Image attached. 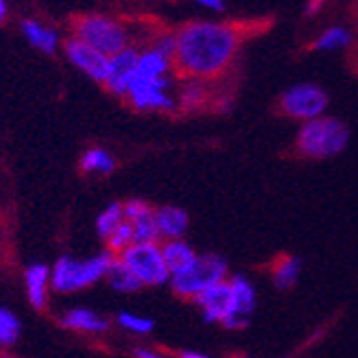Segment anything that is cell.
I'll return each instance as SVG.
<instances>
[{
	"label": "cell",
	"mask_w": 358,
	"mask_h": 358,
	"mask_svg": "<svg viewBox=\"0 0 358 358\" xmlns=\"http://www.w3.org/2000/svg\"><path fill=\"white\" fill-rule=\"evenodd\" d=\"M153 219L157 227V236L159 243L166 241H182L188 231L190 217L184 208L179 206H159L153 210Z\"/></svg>",
	"instance_id": "13"
},
{
	"label": "cell",
	"mask_w": 358,
	"mask_h": 358,
	"mask_svg": "<svg viewBox=\"0 0 358 358\" xmlns=\"http://www.w3.org/2000/svg\"><path fill=\"white\" fill-rule=\"evenodd\" d=\"M134 245V231H131V225L127 223V221H122L112 234H110V238L105 241V252H110L114 258L116 256H120L124 249L127 247H131Z\"/></svg>",
	"instance_id": "25"
},
{
	"label": "cell",
	"mask_w": 358,
	"mask_h": 358,
	"mask_svg": "<svg viewBox=\"0 0 358 358\" xmlns=\"http://www.w3.org/2000/svg\"><path fill=\"white\" fill-rule=\"evenodd\" d=\"M194 303L199 306L203 319L208 324H225L231 319V291H229V282H219L210 286L208 291H203L199 297L194 299Z\"/></svg>",
	"instance_id": "12"
},
{
	"label": "cell",
	"mask_w": 358,
	"mask_h": 358,
	"mask_svg": "<svg viewBox=\"0 0 358 358\" xmlns=\"http://www.w3.org/2000/svg\"><path fill=\"white\" fill-rule=\"evenodd\" d=\"M59 326H64L66 330L79 332V334L101 336L110 330V321L92 308H68L59 315Z\"/></svg>",
	"instance_id": "15"
},
{
	"label": "cell",
	"mask_w": 358,
	"mask_h": 358,
	"mask_svg": "<svg viewBox=\"0 0 358 358\" xmlns=\"http://www.w3.org/2000/svg\"><path fill=\"white\" fill-rule=\"evenodd\" d=\"M350 44H352V31L348 27H328L326 31H321L315 38L313 48L332 52V50H343Z\"/></svg>",
	"instance_id": "20"
},
{
	"label": "cell",
	"mask_w": 358,
	"mask_h": 358,
	"mask_svg": "<svg viewBox=\"0 0 358 358\" xmlns=\"http://www.w3.org/2000/svg\"><path fill=\"white\" fill-rule=\"evenodd\" d=\"M229 291H231V319L225 321L223 328L227 330H243L249 324V317L256 310V289L245 275H229Z\"/></svg>",
	"instance_id": "11"
},
{
	"label": "cell",
	"mask_w": 358,
	"mask_h": 358,
	"mask_svg": "<svg viewBox=\"0 0 358 358\" xmlns=\"http://www.w3.org/2000/svg\"><path fill=\"white\" fill-rule=\"evenodd\" d=\"M234 358H247V356H234Z\"/></svg>",
	"instance_id": "35"
},
{
	"label": "cell",
	"mask_w": 358,
	"mask_h": 358,
	"mask_svg": "<svg viewBox=\"0 0 358 358\" xmlns=\"http://www.w3.org/2000/svg\"><path fill=\"white\" fill-rule=\"evenodd\" d=\"M350 142L348 124L334 116H319L301 124L295 140V151L308 159H328L338 153Z\"/></svg>",
	"instance_id": "4"
},
{
	"label": "cell",
	"mask_w": 358,
	"mask_h": 358,
	"mask_svg": "<svg viewBox=\"0 0 358 358\" xmlns=\"http://www.w3.org/2000/svg\"><path fill=\"white\" fill-rule=\"evenodd\" d=\"M142 24H134L127 17L103 11L79 13L70 20V35H75L87 46H92L105 57H114L124 48H140ZM147 46V42L142 40Z\"/></svg>",
	"instance_id": "2"
},
{
	"label": "cell",
	"mask_w": 358,
	"mask_h": 358,
	"mask_svg": "<svg viewBox=\"0 0 358 358\" xmlns=\"http://www.w3.org/2000/svg\"><path fill=\"white\" fill-rule=\"evenodd\" d=\"M114 262V256L110 252L94 254L85 260L62 256L50 266V291L55 293H77L85 291L105 280L107 271Z\"/></svg>",
	"instance_id": "3"
},
{
	"label": "cell",
	"mask_w": 358,
	"mask_h": 358,
	"mask_svg": "<svg viewBox=\"0 0 358 358\" xmlns=\"http://www.w3.org/2000/svg\"><path fill=\"white\" fill-rule=\"evenodd\" d=\"M79 169L85 173V175H99V177H105V175H112L114 169H116V159L114 155L103 149V147H90L83 151V155L79 157Z\"/></svg>",
	"instance_id": "17"
},
{
	"label": "cell",
	"mask_w": 358,
	"mask_h": 358,
	"mask_svg": "<svg viewBox=\"0 0 358 358\" xmlns=\"http://www.w3.org/2000/svg\"><path fill=\"white\" fill-rule=\"evenodd\" d=\"M20 330L22 328L17 317L7 308H0V348H11L20 338Z\"/></svg>",
	"instance_id": "26"
},
{
	"label": "cell",
	"mask_w": 358,
	"mask_h": 358,
	"mask_svg": "<svg viewBox=\"0 0 358 358\" xmlns=\"http://www.w3.org/2000/svg\"><path fill=\"white\" fill-rule=\"evenodd\" d=\"M317 11H319V5H317V3H313V5L306 7V15H308V13L313 15V13H317Z\"/></svg>",
	"instance_id": "33"
},
{
	"label": "cell",
	"mask_w": 358,
	"mask_h": 358,
	"mask_svg": "<svg viewBox=\"0 0 358 358\" xmlns=\"http://www.w3.org/2000/svg\"><path fill=\"white\" fill-rule=\"evenodd\" d=\"M129 225H131V231H134V243H159L153 212L147 214V217L134 221V223H129Z\"/></svg>",
	"instance_id": "27"
},
{
	"label": "cell",
	"mask_w": 358,
	"mask_h": 358,
	"mask_svg": "<svg viewBox=\"0 0 358 358\" xmlns=\"http://www.w3.org/2000/svg\"><path fill=\"white\" fill-rule=\"evenodd\" d=\"M175 33L173 73L182 79L212 81L234 64L243 44L241 27L217 20H194Z\"/></svg>",
	"instance_id": "1"
},
{
	"label": "cell",
	"mask_w": 358,
	"mask_h": 358,
	"mask_svg": "<svg viewBox=\"0 0 358 358\" xmlns=\"http://www.w3.org/2000/svg\"><path fill=\"white\" fill-rule=\"evenodd\" d=\"M134 358H175L173 354L164 352V350H157V348H147V345H138L134 348Z\"/></svg>",
	"instance_id": "29"
},
{
	"label": "cell",
	"mask_w": 358,
	"mask_h": 358,
	"mask_svg": "<svg viewBox=\"0 0 358 358\" xmlns=\"http://www.w3.org/2000/svg\"><path fill=\"white\" fill-rule=\"evenodd\" d=\"M138 52H140V48L131 46V48L120 50L118 55L110 57V62H107V75L103 81V87L110 94H114L118 99L127 96V90L136 79Z\"/></svg>",
	"instance_id": "10"
},
{
	"label": "cell",
	"mask_w": 358,
	"mask_h": 358,
	"mask_svg": "<svg viewBox=\"0 0 358 358\" xmlns=\"http://www.w3.org/2000/svg\"><path fill=\"white\" fill-rule=\"evenodd\" d=\"M9 20V5L5 0H0V24H5Z\"/></svg>",
	"instance_id": "32"
},
{
	"label": "cell",
	"mask_w": 358,
	"mask_h": 358,
	"mask_svg": "<svg viewBox=\"0 0 358 358\" xmlns=\"http://www.w3.org/2000/svg\"><path fill=\"white\" fill-rule=\"evenodd\" d=\"M20 31L24 35V40L33 48L44 52V55H55L57 50H62L64 38H62L59 29L48 27L46 22L40 20V17H24L20 24Z\"/></svg>",
	"instance_id": "14"
},
{
	"label": "cell",
	"mask_w": 358,
	"mask_h": 358,
	"mask_svg": "<svg viewBox=\"0 0 358 358\" xmlns=\"http://www.w3.org/2000/svg\"><path fill=\"white\" fill-rule=\"evenodd\" d=\"M155 208L149 206L145 199H127L122 203V214H124V221L127 223H134L142 217H147V214H151Z\"/></svg>",
	"instance_id": "28"
},
{
	"label": "cell",
	"mask_w": 358,
	"mask_h": 358,
	"mask_svg": "<svg viewBox=\"0 0 358 358\" xmlns=\"http://www.w3.org/2000/svg\"><path fill=\"white\" fill-rule=\"evenodd\" d=\"M0 358H17V356H15V354H11V352H5V350H3V352H0Z\"/></svg>",
	"instance_id": "34"
},
{
	"label": "cell",
	"mask_w": 358,
	"mask_h": 358,
	"mask_svg": "<svg viewBox=\"0 0 358 358\" xmlns=\"http://www.w3.org/2000/svg\"><path fill=\"white\" fill-rule=\"evenodd\" d=\"M116 258L129 268V273L140 282L142 289L162 286L171 280V271L162 254V243H134Z\"/></svg>",
	"instance_id": "6"
},
{
	"label": "cell",
	"mask_w": 358,
	"mask_h": 358,
	"mask_svg": "<svg viewBox=\"0 0 358 358\" xmlns=\"http://www.w3.org/2000/svg\"><path fill=\"white\" fill-rule=\"evenodd\" d=\"M27 299L35 310H44L50 297V266L44 262H33L24 271Z\"/></svg>",
	"instance_id": "16"
},
{
	"label": "cell",
	"mask_w": 358,
	"mask_h": 358,
	"mask_svg": "<svg viewBox=\"0 0 358 358\" xmlns=\"http://www.w3.org/2000/svg\"><path fill=\"white\" fill-rule=\"evenodd\" d=\"M62 50H64L66 59L73 64L77 70H81L85 77H90L92 81L103 85L105 75H107V62H110V57L101 55L99 50H94L92 46H87L85 42L75 38V35H68V38L64 40V44H62Z\"/></svg>",
	"instance_id": "9"
},
{
	"label": "cell",
	"mask_w": 358,
	"mask_h": 358,
	"mask_svg": "<svg viewBox=\"0 0 358 358\" xmlns=\"http://www.w3.org/2000/svg\"><path fill=\"white\" fill-rule=\"evenodd\" d=\"M124 221V214H122V203L120 201H114L110 203L107 208L101 210V214L96 217V231H99V236L103 241L110 238L112 231Z\"/></svg>",
	"instance_id": "22"
},
{
	"label": "cell",
	"mask_w": 358,
	"mask_h": 358,
	"mask_svg": "<svg viewBox=\"0 0 358 358\" xmlns=\"http://www.w3.org/2000/svg\"><path fill=\"white\" fill-rule=\"evenodd\" d=\"M229 278V266L227 260L219 254H199L196 260L186 266L184 271L173 273L169 284L175 295L184 299H196L210 286L225 282Z\"/></svg>",
	"instance_id": "5"
},
{
	"label": "cell",
	"mask_w": 358,
	"mask_h": 358,
	"mask_svg": "<svg viewBox=\"0 0 358 358\" xmlns=\"http://www.w3.org/2000/svg\"><path fill=\"white\" fill-rule=\"evenodd\" d=\"M208 92L203 81H192L186 79V85L177 92V107H186V110H194L206 101Z\"/></svg>",
	"instance_id": "24"
},
{
	"label": "cell",
	"mask_w": 358,
	"mask_h": 358,
	"mask_svg": "<svg viewBox=\"0 0 358 358\" xmlns=\"http://www.w3.org/2000/svg\"><path fill=\"white\" fill-rule=\"evenodd\" d=\"M299 273H301V260L297 256H291V254L278 258L273 268H271L273 282L280 291H291L299 280Z\"/></svg>",
	"instance_id": "19"
},
{
	"label": "cell",
	"mask_w": 358,
	"mask_h": 358,
	"mask_svg": "<svg viewBox=\"0 0 358 358\" xmlns=\"http://www.w3.org/2000/svg\"><path fill=\"white\" fill-rule=\"evenodd\" d=\"M328 92L317 83H295L286 87L280 96V112L289 118L308 122L319 116H326L328 110Z\"/></svg>",
	"instance_id": "7"
},
{
	"label": "cell",
	"mask_w": 358,
	"mask_h": 358,
	"mask_svg": "<svg viewBox=\"0 0 358 358\" xmlns=\"http://www.w3.org/2000/svg\"><path fill=\"white\" fill-rule=\"evenodd\" d=\"M105 282L118 293H136V291L142 289L140 282L129 273V268L124 266L118 258H114L110 271H107V275H105Z\"/></svg>",
	"instance_id": "21"
},
{
	"label": "cell",
	"mask_w": 358,
	"mask_h": 358,
	"mask_svg": "<svg viewBox=\"0 0 358 358\" xmlns=\"http://www.w3.org/2000/svg\"><path fill=\"white\" fill-rule=\"evenodd\" d=\"M127 105L136 112L171 114L177 110V96L173 92V79H140L136 77L124 96Z\"/></svg>",
	"instance_id": "8"
},
{
	"label": "cell",
	"mask_w": 358,
	"mask_h": 358,
	"mask_svg": "<svg viewBox=\"0 0 358 358\" xmlns=\"http://www.w3.org/2000/svg\"><path fill=\"white\" fill-rule=\"evenodd\" d=\"M177 358H212L203 352H196V350H182L177 354Z\"/></svg>",
	"instance_id": "31"
},
{
	"label": "cell",
	"mask_w": 358,
	"mask_h": 358,
	"mask_svg": "<svg viewBox=\"0 0 358 358\" xmlns=\"http://www.w3.org/2000/svg\"><path fill=\"white\" fill-rule=\"evenodd\" d=\"M162 254H164V260H166V266H169L171 275L184 271V268L190 266L196 260V256H199V254L194 252V247L190 243H186L184 238L182 241H166V243H162Z\"/></svg>",
	"instance_id": "18"
},
{
	"label": "cell",
	"mask_w": 358,
	"mask_h": 358,
	"mask_svg": "<svg viewBox=\"0 0 358 358\" xmlns=\"http://www.w3.org/2000/svg\"><path fill=\"white\" fill-rule=\"evenodd\" d=\"M116 326L122 328L124 332L136 334V336H147L153 332V319L145 317V315H136V313H118L116 315Z\"/></svg>",
	"instance_id": "23"
},
{
	"label": "cell",
	"mask_w": 358,
	"mask_h": 358,
	"mask_svg": "<svg viewBox=\"0 0 358 358\" xmlns=\"http://www.w3.org/2000/svg\"><path fill=\"white\" fill-rule=\"evenodd\" d=\"M199 5L210 11H225V3H221V0H199Z\"/></svg>",
	"instance_id": "30"
}]
</instances>
